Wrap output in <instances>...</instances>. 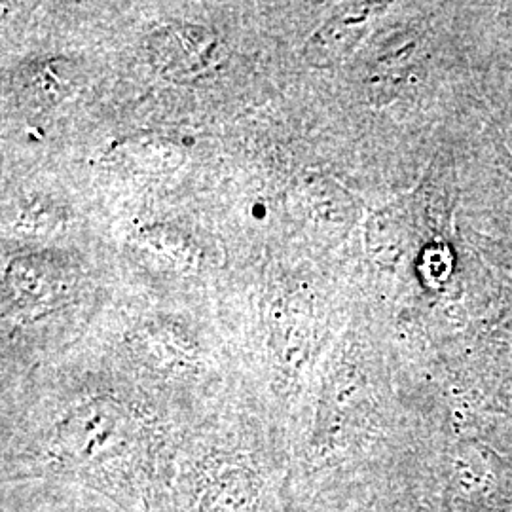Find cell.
<instances>
[{"label": "cell", "instance_id": "cell-1", "mask_svg": "<svg viewBox=\"0 0 512 512\" xmlns=\"http://www.w3.org/2000/svg\"><path fill=\"white\" fill-rule=\"evenodd\" d=\"M147 54L156 73L167 80H192L219 69L228 50L200 25H167L147 40Z\"/></svg>", "mask_w": 512, "mask_h": 512}, {"label": "cell", "instance_id": "cell-2", "mask_svg": "<svg viewBox=\"0 0 512 512\" xmlns=\"http://www.w3.org/2000/svg\"><path fill=\"white\" fill-rule=\"evenodd\" d=\"M374 8V4H349L327 19L306 42V61L313 67H330L348 57L365 35Z\"/></svg>", "mask_w": 512, "mask_h": 512}, {"label": "cell", "instance_id": "cell-3", "mask_svg": "<svg viewBox=\"0 0 512 512\" xmlns=\"http://www.w3.org/2000/svg\"><path fill=\"white\" fill-rule=\"evenodd\" d=\"M8 296L19 308L35 310L52 306L71 291L67 274L42 258H19L6 274Z\"/></svg>", "mask_w": 512, "mask_h": 512}, {"label": "cell", "instance_id": "cell-4", "mask_svg": "<svg viewBox=\"0 0 512 512\" xmlns=\"http://www.w3.org/2000/svg\"><path fill=\"white\" fill-rule=\"evenodd\" d=\"M78 69L69 57H46L21 67L19 93L35 107H55L74 92Z\"/></svg>", "mask_w": 512, "mask_h": 512}, {"label": "cell", "instance_id": "cell-5", "mask_svg": "<svg viewBox=\"0 0 512 512\" xmlns=\"http://www.w3.org/2000/svg\"><path fill=\"white\" fill-rule=\"evenodd\" d=\"M114 158L145 171H164L181 164L184 154L181 148L164 137L141 135L114 148Z\"/></svg>", "mask_w": 512, "mask_h": 512}, {"label": "cell", "instance_id": "cell-6", "mask_svg": "<svg viewBox=\"0 0 512 512\" xmlns=\"http://www.w3.org/2000/svg\"><path fill=\"white\" fill-rule=\"evenodd\" d=\"M141 238L143 241H147L152 249H156V253H160L177 264H184V266L196 264L198 253H196L192 241L177 230H167L164 226H156V228L143 230Z\"/></svg>", "mask_w": 512, "mask_h": 512}]
</instances>
